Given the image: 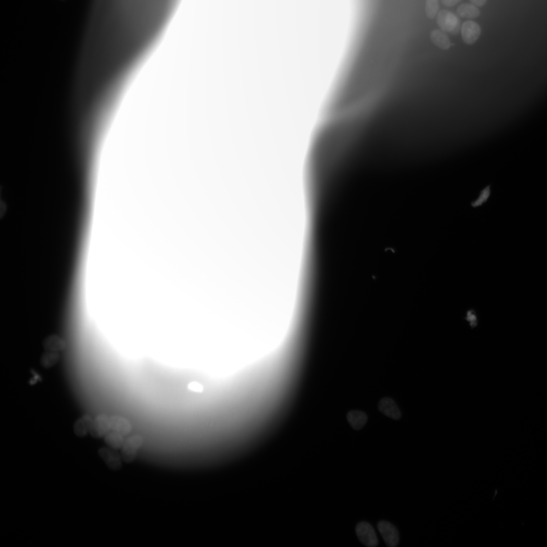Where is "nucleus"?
Segmentation results:
<instances>
[{
    "mask_svg": "<svg viewBox=\"0 0 547 547\" xmlns=\"http://www.w3.org/2000/svg\"><path fill=\"white\" fill-rule=\"evenodd\" d=\"M44 347L45 350L59 353L65 348V343L60 338L52 336L45 340Z\"/></svg>",
    "mask_w": 547,
    "mask_h": 547,
    "instance_id": "15",
    "label": "nucleus"
},
{
    "mask_svg": "<svg viewBox=\"0 0 547 547\" xmlns=\"http://www.w3.org/2000/svg\"><path fill=\"white\" fill-rule=\"evenodd\" d=\"M439 8V0H425V10L428 18H434L438 13Z\"/></svg>",
    "mask_w": 547,
    "mask_h": 547,
    "instance_id": "17",
    "label": "nucleus"
},
{
    "mask_svg": "<svg viewBox=\"0 0 547 547\" xmlns=\"http://www.w3.org/2000/svg\"><path fill=\"white\" fill-rule=\"evenodd\" d=\"M124 437L119 433L110 431L103 438L108 447L117 450L122 448L125 439Z\"/></svg>",
    "mask_w": 547,
    "mask_h": 547,
    "instance_id": "13",
    "label": "nucleus"
},
{
    "mask_svg": "<svg viewBox=\"0 0 547 547\" xmlns=\"http://www.w3.org/2000/svg\"><path fill=\"white\" fill-rule=\"evenodd\" d=\"M432 42L438 48L447 50L451 47V42L448 35L444 31L439 30H433L430 34Z\"/></svg>",
    "mask_w": 547,
    "mask_h": 547,
    "instance_id": "12",
    "label": "nucleus"
},
{
    "mask_svg": "<svg viewBox=\"0 0 547 547\" xmlns=\"http://www.w3.org/2000/svg\"><path fill=\"white\" fill-rule=\"evenodd\" d=\"M348 422L351 427L356 430L361 429L366 423L368 417L363 412L358 410H352L347 415Z\"/></svg>",
    "mask_w": 547,
    "mask_h": 547,
    "instance_id": "11",
    "label": "nucleus"
},
{
    "mask_svg": "<svg viewBox=\"0 0 547 547\" xmlns=\"http://www.w3.org/2000/svg\"><path fill=\"white\" fill-rule=\"evenodd\" d=\"M188 390L197 392L202 393L204 391L203 385L199 382L196 381H192L189 382L187 386Z\"/></svg>",
    "mask_w": 547,
    "mask_h": 547,
    "instance_id": "19",
    "label": "nucleus"
},
{
    "mask_svg": "<svg viewBox=\"0 0 547 547\" xmlns=\"http://www.w3.org/2000/svg\"><path fill=\"white\" fill-rule=\"evenodd\" d=\"M59 359L58 352L45 350L41 358V364L45 368H50L55 365Z\"/></svg>",
    "mask_w": 547,
    "mask_h": 547,
    "instance_id": "16",
    "label": "nucleus"
},
{
    "mask_svg": "<svg viewBox=\"0 0 547 547\" xmlns=\"http://www.w3.org/2000/svg\"><path fill=\"white\" fill-rule=\"evenodd\" d=\"M437 23L442 31L452 35L457 34L460 30V21L459 18L447 10H441L438 13Z\"/></svg>",
    "mask_w": 547,
    "mask_h": 547,
    "instance_id": "2",
    "label": "nucleus"
},
{
    "mask_svg": "<svg viewBox=\"0 0 547 547\" xmlns=\"http://www.w3.org/2000/svg\"><path fill=\"white\" fill-rule=\"evenodd\" d=\"M111 431L124 437L129 435L132 430L131 423L125 418L117 415L109 416Z\"/></svg>",
    "mask_w": 547,
    "mask_h": 547,
    "instance_id": "9",
    "label": "nucleus"
},
{
    "mask_svg": "<svg viewBox=\"0 0 547 547\" xmlns=\"http://www.w3.org/2000/svg\"><path fill=\"white\" fill-rule=\"evenodd\" d=\"M111 431L109 416L100 414L93 417L90 434L95 438L104 437Z\"/></svg>",
    "mask_w": 547,
    "mask_h": 547,
    "instance_id": "5",
    "label": "nucleus"
},
{
    "mask_svg": "<svg viewBox=\"0 0 547 547\" xmlns=\"http://www.w3.org/2000/svg\"><path fill=\"white\" fill-rule=\"evenodd\" d=\"M456 12L460 17L472 19L478 17L480 14L479 9L474 5L471 4L460 5L457 9Z\"/></svg>",
    "mask_w": 547,
    "mask_h": 547,
    "instance_id": "14",
    "label": "nucleus"
},
{
    "mask_svg": "<svg viewBox=\"0 0 547 547\" xmlns=\"http://www.w3.org/2000/svg\"><path fill=\"white\" fill-rule=\"evenodd\" d=\"M93 418V417L88 414H84L78 418L73 425L74 434L80 437L90 434Z\"/></svg>",
    "mask_w": 547,
    "mask_h": 547,
    "instance_id": "10",
    "label": "nucleus"
},
{
    "mask_svg": "<svg viewBox=\"0 0 547 547\" xmlns=\"http://www.w3.org/2000/svg\"><path fill=\"white\" fill-rule=\"evenodd\" d=\"M460 1L461 0H441L443 5L448 7H452Z\"/></svg>",
    "mask_w": 547,
    "mask_h": 547,
    "instance_id": "20",
    "label": "nucleus"
},
{
    "mask_svg": "<svg viewBox=\"0 0 547 547\" xmlns=\"http://www.w3.org/2000/svg\"><path fill=\"white\" fill-rule=\"evenodd\" d=\"M356 532L359 540L368 547H375L378 544L375 531L372 525L367 522L359 523L356 527Z\"/></svg>",
    "mask_w": 547,
    "mask_h": 547,
    "instance_id": "3",
    "label": "nucleus"
},
{
    "mask_svg": "<svg viewBox=\"0 0 547 547\" xmlns=\"http://www.w3.org/2000/svg\"><path fill=\"white\" fill-rule=\"evenodd\" d=\"M143 444V439L139 435H133L125 439L121 448L123 461L130 463L134 461Z\"/></svg>",
    "mask_w": 547,
    "mask_h": 547,
    "instance_id": "1",
    "label": "nucleus"
},
{
    "mask_svg": "<svg viewBox=\"0 0 547 547\" xmlns=\"http://www.w3.org/2000/svg\"><path fill=\"white\" fill-rule=\"evenodd\" d=\"M461 36L463 42L467 45L475 43L481 32L480 26L473 21L464 22L461 28Z\"/></svg>",
    "mask_w": 547,
    "mask_h": 547,
    "instance_id": "7",
    "label": "nucleus"
},
{
    "mask_svg": "<svg viewBox=\"0 0 547 547\" xmlns=\"http://www.w3.org/2000/svg\"><path fill=\"white\" fill-rule=\"evenodd\" d=\"M377 528L385 544L389 547L396 546L399 542V535L395 526L386 521L378 523Z\"/></svg>",
    "mask_w": 547,
    "mask_h": 547,
    "instance_id": "4",
    "label": "nucleus"
},
{
    "mask_svg": "<svg viewBox=\"0 0 547 547\" xmlns=\"http://www.w3.org/2000/svg\"><path fill=\"white\" fill-rule=\"evenodd\" d=\"M465 320L469 322L472 328L476 327L478 324L477 318L475 312L473 309L467 311Z\"/></svg>",
    "mask_w": 547,
    "mask_h": 547,
    "instance_id": "18",
    "label": "nucleus"
},
{
    "mask_svg": "<svg viewBox=\"0 0 547 547\" xmlns=\"http://www.w3.org/2000/svg\"><path fill=\"white\" fill-rule=\"evenodd\" d=\"M109 447H102L98 451L99 454L106 465L112 470H120L123 461L121 454Z\"/></svg>",
    "mask_w": 547,
    "mask_h": 547,
    "instance_id": "6",
    "label": "nucleus"
},
{
    "mask_svg": "<svg viewBox=\"0 0 547 547\" xmlns=\"http://www.w3.org/2000/svg\"><path fill=\"white\" fill-rule=\"evenodd\" d=\"M378 408L381 413L389 418L397 420L401 417V411L391 398H382L378 403Z\"/></svg>",
    "mask_w": 547,
    "mask_h": 547,
    "instance_id": "8",
    "label": "nucleus"
},
{
    "mask_svg": "<svg viewBox=\"0 0 547 547\" xmlns=\"http://www.w3.org/2000/svg\"><path fill=\"white\" fill-rule=\"evenodd\" d=\"M472 4L476 6L481 7L484 6L487 0H469Z\"/></svg>",
    "mask_w": 547,
    "mask_h": 547,
    "instance_id": "21",
    "label": "nucleus"
}]
</instances>
